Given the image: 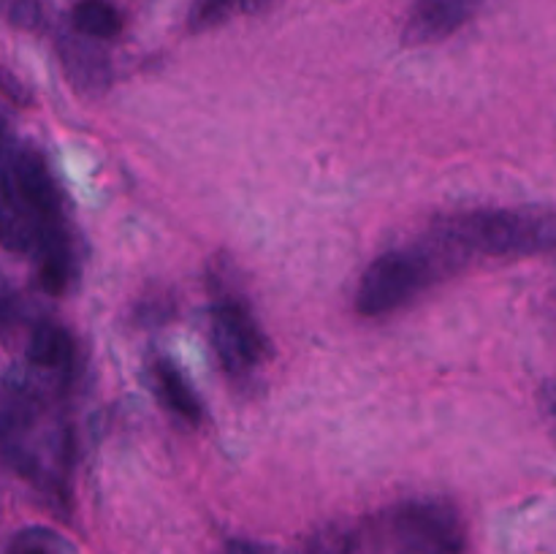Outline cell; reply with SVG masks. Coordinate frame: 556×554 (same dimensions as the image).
<instances>
[{
    "instance_id": "cell-1",
    "label": "cell",
    "mask_w": 556,
    "mask_h": 554,
    "mask_svg": "<svg viewBox=\"0 0 556 554\" xmlns=\"http://www.w3.org/2000/svg\"><path fill=\"white\" fill-rule=\"evenodd\" d=\"M432 242L451 264L470 255L525 259L556 250V215L541 210H478L445 217Z\"/></svg>"
},
{
    "instance_id": "cell-2",
    "label": "cell",
    "mask_w": 556,
    "mask_h": 554,
    "mask_svg": "<svg viewBox=\"0 0 556 554\" xmlns=\"http://www.w3.org/2000/svg\"><path fill=\"white\" fill-rule=\"evenodd\" d=\"M445 266L454 264L445 259V253L434 242L424 244V248L394 250V253L380 255L358 280V313L367 315V318L396 313L413 299L421 297Z\"/></svg>"
},
{
    "instance_id": "cell-3",
    "label": "cell",
    "mask_w": 556,
    "mask_h": 554,
    "mask_svg": "<svg viewBox=\"0 0 556 554\" xmlns=\"http://www.w3.org/2000/svg\"><path fill=\"white\" fill-rule=\"evenodd\" d=\"M394 530L416 554H459L465 546V532L454 511L432 500L402 505L394 516Z\"/></svg>"
},
{
    "instance_id": "cell-4",
    "label": "cell",
    "mask_w": 556,
    "mask_h": 554,
    "mask_svg": "<svg viewBox=\"0 0 556 554\" xmlns=\"http://www.w3.org/2000/svg\"><path fill=\"white\" fill-rule=\"evenodd\" d=\"M212 342L220 362L237 375L253 367L264 353V337L253 315L231 299H223L212 307Z\"/></svg>"
},
{
    "instance_id": "cell-5",
    "label": "cell",
    "mask_w": 556,
    "mask_h": 554,
    "mask_svg": "<svg viewBox=\"0 0 556 554\" xmlns=\"http://www.w3.org/2000/svg\"><path fill=\"white\" fill-rule=\"evenodd\" d=\"M9 193L25 201L33 212H38L41 217H58V185H54L52 174H49L47 163H43V158L38 152L22 150L20 155H14V161L9 166Z\"/></svg>"
},
{
    "instance_id": "cell-6",
    "label": "cell",
    "mask_w": 556,
    "mask_h": 554,
    "mask_svg": "<svg viewBox=\"0 0 556 554\" xmlns=\"http://www.w3.org/2000/svg\"><path fill=\"white\" fill-rule=\"evenodd\" d=\"M476 3L478 0H416L407 16L405 38L410 43L443 41L470 20Z\"/></svg>"
},
{
    "instance_id": "cell-7",
    "label": "cell",
    "mask_w": 556,
    "mask_h": 554,
    "mask_svg": "<svg viewBox=\"0 0 556 554\" xmlns=\"http://www.w3.org/2000/svg\"><path fill=\"white\" fill-rule=\"evenodd\" d=\"M49 221L58 217H41L14 193H5L0 201V244L11 253H33L38 250L41 231Z\"/></svg>"
},
{
    "instance_id": "cell-8",
    "label": "cell",
    "mask_w": 556,
    "mask_h": 554,
    "mask_svg": "<svg viewBox=\"0 0 556 554\" xmlns=\"http://www.w3.org/2000/svg\"><path fill=\"white\" fill-rule=\"evenodd\" d=\"M60 58L65 71L81 90H103L109 81V60L101 49L92 47V38L65 36L60 41Z\"/></svg>"
},
{
    "instance_id": "cell-9",
    "label": "cell",
    "mask_w": 556,
    "mask_h": 554,
    "mask_svg": "<svg viewBox=\"0 0 556 554\" xmlns=\"http://www.w3.org/2000/svg\"><path fill=\"white\" fill-rule=\"evenodd\" d=\"M71 20H74L76 33L92 38V41L114 38L123 30V16H119V11L109 0H79L74 5Z\"/></svg>"
},
{
    "instance_id": "cell-10",
    "label": "cell",
    "mask_w": 556,
    "mask_h": 554,
    "mask_svg": "<svg viewBox=\"0 0 556 554\" xmlns=\"http://www.w3.org/2000/svg\"><path fill=\"white\" fill-rule=\"evenodd\" d=\"M27 358L38 367H68L74 362V342L60 326L41 324L27 342Z\"/></svg>"
},
{
    "instance_id": "cell-11",
    "label": "cell",
    "mask_w": 556,
    "mask_h": 554,
    "mask_svg": "<svg viewBox=\"0 0 556 554\" xmlns=\"http://www.w3.org/2000/svg\"><path fill=\"white\" fill-rule=\"evenodd\" d=\"M155 383L161 389L163 400L172 407L177 416H182L185 421L195 424L201 418V405L195 400L193 389L188 386V380L182 378L177 367L172 362H157L155 364Z\"/></svg>"
},
{
    "instance_id": "cell-12",
    "label": "cell",
    "mask_w": 556,
    "mask_h": 554,
    "mask_svg": "<svg viewBox=\"0 0 556 554\" xmlns=\"http://www.w3.org/2000/svg\"><path fill=\"white\" fill-rule=\"evenodd\" d=\"M237 11H242L239 9V0H199L193 14H190V25H193V30H206V27L226 22Z\"/></svg>"
},
{
    "instance_id": "cell-13",
    "label": "cell",
    "mask_w": 556,
    "mask_h": 554,
    "mask_svg": "<svg viewBox=\"0 0 556 554\" xmlns=\"http://www.w3.org/2000/svg\"><path fill=\"white\" fill-rule=\"evenodd\" d=\"M11 22L25 27V30H36L43 22L41 3L38 0H14V5H11Z\"/></svg>"
},
{
    "instance_id": "cell-14",
    "label": "cell",
    "mask_w": 556,
    "mask_h": 554,
    "mask_svg": "<svg viewBox=\"0 0 556 554\" xmlns=\"http://www.w3.org/2000/svg\"><path fill=\"white\" fill-rule=\"evenodd\" d=\"M9 554H52V549L47 546L43 538H38L36 532H30V536L16 538L14 546L9 549Z\"/></svg>"
},
{
    "instance_id": "cell-15",
    "label": "cell",
    "mask_w": 556,
    "mask_h": 554,
    "mask_svg": "<svg viewBox=\"0 0 556 554\" xmlns=\"http://www.w3.org/2000/svg\"><path fill=\"white\" fill-rule=\"evenodd\" d=\"M0 92H3L5 98H11L14 103H20V106H25V103L30 101V96L25 92V87H22L20 79H14L9 71H0Z\"/></svg>"
},
{
    "instance_id": "cell-16",
    "label": "cell",
    "mask_w": 556,
    "mask_h": 554,
    "mask_svg": "<svg viewBox=\"0 0 556 554\" xmlns=\"http://www.w3.org/2000/svg\"><path fill=\"white\" fill-rule=\"evenodd\" d=\"M226 554H261L253 543H244V541H231L228 543Z\"/></svg>"
},
{
    "instance_id": "cell-17",
    "label": "cell",
    "mask_w": 556,
    "mask_h": 554,
    "mask_svg": "<svg viewBox=\"0 0 556 554\" xmlns=\"http://www.w3.org/2000/svg\"><path fill=\"white\" fill-rule=\"evenodd\" d=\"M548 402H552V411L556 413V383L548 389Z\"/></svg>"
},
{
    "instance_id": "cell-18",
    "label": "cell",
    "mask_w": 556,
    "mask_h": 554,
    "mask_svg": "<svg viewBox=\"0 0 556 554\" xmlns=\"http://www.w3.org/2000/svg\"><path fill=\"white\" fill-rule=\"evenodd\" d=\"M3 139H5V117L0 114V144H3Z\"/></svg>"
}]
</instances>
